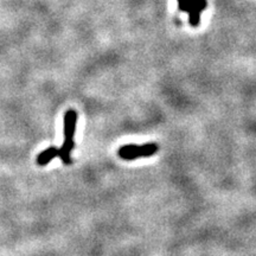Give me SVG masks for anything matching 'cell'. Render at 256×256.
Segmentation results:
<instances>
[{
  "label": "cell",
  "mask_w": 256,
  "mask_h": 256,
  "mask_svg": "<svg viewBox=\"0 0 256 256\" xmlns=\"http://www.w3.org/2000/svg\"><path fill=\"white\" fill-rule=\"evenodd\" d=\"M60 156V148L57 147H49V148L44 150L43 152L40 153L37 156V164L40 166H46L49 164L52 159Z\"/></svg>",
  "instance_id": "cell-4"
},
{
  "label": "cell",
  "mask_w": 256,
  "mask_h": 256,
  "mask_svg": "<svg viewBox=\"0 0 256 256\" xmlns=\"http://www.w3.org/2000/svg\"><path fill=\"white\" fill-rule=\"evenodd\" d=\"M78 113L69 110L64 114V142L60 148V158L66 165L72 164V151L75 147L74 136H75L76 124H78Z\"/></svg>",
  "instance_id": "cell-1"
},
{
  "label": "cell",
  "mask_w": 256,
  "mask_h": 256,
  "mask_svg": "<svg viewBox=\"0 0 256 256\" xmlns=\"http://www.w3.org/2000/svg\"><path fill=\"white\" fill-rule=\"evenodd\" d=\"M158 145L154 142H147L144 145H124L121 146L118 154L124 160H136L138 158L154 156L158 152Z\"/></svg>",
  "instance_id": "cell-2"
},
{
  "label": "cell",
  "mask_w": 256,
  "mask_h": 256,
  "mask_svg": "<svg viewBox=\"0 0 256 256\" xmlns=\"http://www.w3.org/2000/svg\"><path fill=\"white\" fill-rule=\"evenodd\" d=\"M178 8L186 12L188 22L192 26H198L200 24V14L206 8V0H177Z\"/></svg>",
  "instance_id": "cell-3"
}]
</instances>
